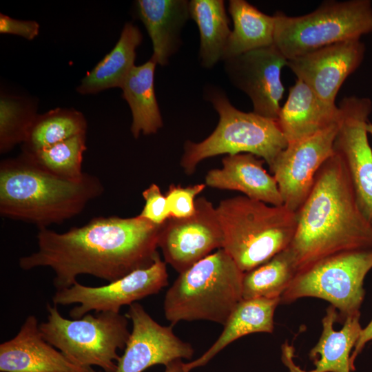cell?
Listing matches in <instances>:
<instances>
[{"label": "cell", "mask_w": 372, "mask_h": 372, "mask_svg": "<svg viewBox=\"0 0 372 372\" xmlns=\"http://www.w3.org/2000/svg\"><path fill=\"white\" fill-rule=\"evenodd\" d=\"M160 228L138 216L96 217L64 233L41 228L38 250L20 258L19 265L23 270L52 269L56 290L71 287L83 274L111 282L154 263Z\"/></svg>", "instance_id": "6da1fadb"}, {"label": "cell", "mask_w": 372, "mask_h": 372, "mask_svg": "<svg viewBox=\"0 0 372 372\" xmlns=\"http://www.w3.org/2000/svg\"><path fill=\"white\" fill-rule=\"evenodd\" d=\"M156 63L150 58L141 65H134L123 86V98L132 114L131 132L134 138L141 133L155 134L163 126L154 85Z\"/></svg>", "instance_id": "cb8c5ba5"}, {"label": "cell", "mask_w": 372, "mask_h": 372, "mask_svg": "<svg viewBox=\"0 0 372 372\" xmlns=\"http://www.w3.org/2000/svg\"><path fill=\"white\" fill-rule=\"evenodd\" d=\"M168 284L166 262L158 255L149 267L135 270L125 276L101 287H89L78 282L70 287L56 290L52 298L54 305L79 303L70 311L73 319L90 311L120 312L124 305L158 293Z\"/></svg>", "instance_id": "30bf717a"}, {"label": "cell", "mask_w": 372, "mask_h": 372, "mask_svg": "<svg viewBox=\"0 0 372 372\" xmlns=\"http://www.w3.org/2000/svg\"><path fill=\"white\" fill-rule=\"evenodd\" d=\"M242 272L223 249L209 254L178 278L163 301L166 319L209 320L225 325L242 299Z\"/></svg>", "instance_id": "5b68a950"}, {"label": "cell", "mask_w": 372, "mask_h": 372, "mask_svg": "<svg viewBox=\"0 0 372 372\" xmlns=\"http://www.w3.org/2000/svg\"><path fill=\"white\" fill-rule=\"evenodd\" d=\"M39 32V24L33 20L13 19L3 13L0 14V33L21 37L28 40L34 39Z\"/></svg>", "instance_id": "d6a6232c"}, {"label": "cell", "mask_w": 372, "mask_h": 372, "mask_svg": "<svg viewBox=\"0 0 372 372\" xmlns=\"http://www.w3.org/2000/svg\"><path fill=\"white\" fill-rule=\"evenodd\" d=\"M84 115L73 108H55L37 114L23 143L22 150L34 152L79 134H86Z\"/></svg>", "instance_id": "4316f807"}, {"label": "cell", "mask_w": 372, "mask_h": 372, "mask_svg": "<svg viewBox=\"0 0 372 372\" xmlns=\"http://www.w3.org/2000/svg\"><path fill=\"white\" fill-rule=\"evenodd\" d=\"M142 195L145 205L138 216L155 225H161L170 217L165 196L162 194L158 185L154 183L145 189Z\"/></svg>", "instance_id": "1f68e13d"}, {"label": "cell", "mask_w": 372, "mask_h": 372, "mask_svg": "<svg viewBox=\"0 0 372 372\" xmlns=\"http://www.w3.org/2000/svg\"><path fill=\"white\" fill-rule=\"evenodd\" d=\"M229 12L234 23L223 59L226 60L274 43L275 17L244 0H231Z\"/></svg>", "instance_id": "d4e9b609"}, {"label": "cell", "mask_w": 372, "mask_h": 372, "mask_svg": "<svg viewBox=\"0 0 372 372\" xmlns=\"http://www.w3.org/2000/svg\"><path fill=\"white\" fill-rule=\"evenodd\" d=\"M165 372H189L181 359L175 360L165 366Z\"/></svg>", "instance_id": "e575fe53"}, {"label": "cell", "mask_w": 372, "mask_h": 372, "mask_svg": "<svg viewBox=\"0 0 372 372\" xmlns=\"http://www.w3.org/2000/svg\"><path fill=\"white\" fill-rule=\"evenodd\" d=\"M137 14L152 40L153 59L165 65L179 45L180 32L188 17L189 3L182 0H138Z\"/></svg>", "instance_id": "44dd1931"}, {"label": "cell", "mask_w": 372, "mask_h": 372, "mask_svg": "<svg viewBox=\"0 0 372 372\" xmlns=\"http://www.w3.org/2000/svg\"><path fill=\"white\" fill-rule=\"evenodd\" d=\"M364 54L360 39L349 40L288 59L287 66L322 99L335 104L340 88L361 65Z\"/></svg>", "instance_id": "2e32d148"}, {"label": "cell", "mask_w": 372, "mask_h": 372, "mask_svg": "<svg viewBox=\"0 0 372 372\" xmlns=\"http://www.w3.org/2000/svg\"><path fill=\"white\" fill-rule=\"evenodd\" d=\"M274 17L273 44L287 60L372 32L369 0L328 1L302 16L278 12Z\"/></svg>", "instance_id": "ba28073f"}, {"label": "cell", "mask_w": 372, "mask_h": 372, "mask_svg": "<svg viewBox=\"0 0 372 372\" xmlns=\"http://www.w3.org/2000/svg\"><path fill=\"white\" fill-rule=\"evenodd\" d=\"M296 214L289 247L298 272L335 254L372 249V222L360 210L343 161L334 151Z\"/></svg>", "instance_id": "7a4b0ae2"}, {"label": "cell", "mask_w": 372, "mask_h": 372, "mask_svg": "<svg viewBox=\"0 0 372 372\" xmlns=\"http://www.w3.org/2000/svg\"><path fill=\"white\" fill-rule=\"evenodd\" d=\"M298 272L288 247L262 265L244 273L242 298H280Z\"/></svg>", "instance_id": "83f0119b"}, {"label": "cell", "mask_w": 372, "mask_h": 372, "mask_svg": "<svg viewBox=\"0 0 372 372\" xmlns=\"http://www.w3.org/2000/svg\"><path fill=\"white\" fill-rule=\"evenodd\" d=\"M338 125L339 122L313 136L288 143L269 167L283 205L290 210L296 213L300 209L312 189L318 172L333 154Z\"/></svg>", "instance_id": "4fadbf2b"}, {"label": "cell", "mask_w": 372, "mask_h": 372, "mask_svg": "<svg viewBox=\"0 0 372 372\" xmlns=\"http://www.w3.org/2000/svg\"><path fill=\"white\" fill-rule=\"evenodd\" d=\"M360 312L348 317L342 329L336 331L337 309L330 305L322 320V331L309 358L315 366L311 370L302 369L293 361L294 349L286 341L281 347V360L289 372H351L350 357L362 329Z\"/></svg>", "instance_id": "ac0fdd59"}, {"label": "cell", "mask_w": 372, "mask_h": 372, "mask_svg": "<svg viewBox=\"0 0 372 372\" xmlns=\"http://www.w3.org/2000/svg\"><path fill=\"white\" fill-rule=\"evenodd\" d=\"M338 107L341 116L333 151L343 161L360 210L372 222V149L366 130L372 102L350 96Z\"/></svg>", "instance_id": "8fae6325"}, {"label": "cell", "mask_w": 372, "mask_h": 372, "mask_svg": "<svg viewBox=\"0 0 372 372\" xmlns=\"http://www.w3.org/2000/svg\"><path fill=\"white\" fill-rule=\"evenodd\" d=\"M125 316L132 322V330L115 372H143L156 364L166 366L177 359L192 358L194 349L174 333L173 325H161L141 304L129 305ZM87 372L99 371L90 367Z\"/></svg>", "instance_id": "9a60e30c"}, {"label": "cell", "mask_w": 372, "mask_h": 372, "mask_svg": "<svg viewBox=\"0 0 372 372\" xmlns=\"http://www.w3.org/2000/svg\"><path fill=\"white\" fill-rule=\"evenodd\" d=\"M209 100L219 115L214 131L200 143L185 142L180 165L190 175L208 158L227 154H251L270 167L287 142L277 121L234 107L222 92L212 91Z\"/></svg>", "instance_id": "8992f818"}, {"label": "cell", "mask_w": 372, "mask_h": 372, "mask_svg": "<svg viewBox=\"0 0 372 372\" xmlns=\"http://www.w3.org/2000/svg\"><path fill=\"white\" fill-rule=\"evenodd\" d=\"M104 191L101 180L84 173L78 180L55 176L22 154L0 164V214L39 229L60 224L81 213Z\"/></svg>", "instance_id": "3957f363"}, {"label": "cell", "mask_w": 372, "mask_h": 372, "mask_svg": "<svg viewBox=\"0 0 372 372\" xmlns=\"http://www.w3.org/2000/svg\"><path fill=\"white\" fill-rule=\"evenodd\" d=\"M36 102L25 97L1 94L0 152L23 143L37 113Z\"/></svg>", "instance_id": "f546056e"}, {"label": "cell", "mask_w": 372, "mask_h": 372, "mask_svg": "<svg viewBox=\"0 0 372 372\" xmlns=\"http://www.w3.org/2000/svg\"><path fill=\"white\" fill-rule=\"evenodd\" d=\"M205 187V183L185 187L180 185H171L165 195L170 217L183 218L192 216L196 210L195 198Z\"/></svg>", "instance_id": "4dcf8cb0"}, {"label": "cell", "mask_w": 372, "mask_h": 372, "mask_svg": "<svg viewBox=\"0 0 372 372\" xmlns=\"http://www.w3.org/2000/svg\"><path fill=\"white\" fill-rule=\"evenodd\" d=\"M86 134H79L34 152L22 150L31 163L55 176L78 180L83 177V155L86 150Z\"/></svg>", "instance_id": "f1b7e54d"}, {"label": "cell", "mask_w": 372, "mask_h": 372, "mask_svg": "<svg viewBox=\"0 0 372 372\" xmlns=\"http://www.w3.org/2000/svg\"><path fill=\"white\" fill-rule=\"evenodd\" d=\"M335 104L322 99L307 84L296 79L289 87L277 122L287 144L310 137L339 122Z\"/></svg>", "instance_id": "d6986e66"}, {"label": "cell", "mask_w": 372, "mask_h": 372, "mask_svg": "<svg viewBox=\"0 0 372 372\" xmlns=\"http://www.w3.org/2000/svg\"><path fill=\"white\" fill-rule=\"evenodd\" d=\"M194 214L169 217L161 225L158 247L165 262L181 273L216 249H222L223 234L216 208L205 197L195 201Z\"/></svg>", "instance_id": "7c38bea8"}, {"label": "cell", "mask_w": 372, "mask_h": 372, "mask_svg": "<svg viewBox=\"0 0 372 372\" xmlns=\"http://www.w3.org/2000/svg\"><path fill=\"white\" fill-rule=\"evenodd\" d=\"M142 39L137 26L125 23L114 47L86 74L76 87L77 92L90 94L113 87L121 88L135 65L136 50Z\"/></svg>", "instance_id": "603a6c76"}, {"label": "cell", "mask_w": 372, "mask_h": 372, "mask_svg": "<svg viewBox=\"0 0 372 372\" xmlns=\"http://www.w3.org/2000/svg\"><path fill=\"white\" fill-rule=\"evenodd\" d=\"M264 162L248 153L228 155L222 160L221 168L207 172L205 184L212 188L238 191L251 199L271 205H283L276 180L264 168Z\"/></svg>", "instance_id": "ffe728a7"}, {"label": "cell", "mask_w": 372, "mask_h": 372, "mask_svg": "<svg viewBox=\"0 0 372 372\" xmlns=\"http://www.w3.org/2000/svg\"><path fill=\"white\" fill-rule=\"evenodd\" d=\"M280 298L242 299L236 305L216 341L200 357L185 363L187 371L207 364L217 353L237 339L253 333H271Z\"/></svg>", "instance_id": "7402d4cb"}, {"label": "cell", "mask_w": 372, "mask_h": 372, "mask_svg": "<svg viewBox=\"0 0 372 372\" xmlns=\"http://www.w3.org/2000/svg\"><path fill=\"white\" fill-rule=\"evenodd\" d=\"M216 208L223 234L222 249L244 273L287 249L295 234L297 214L284 205L238 196L220 201Z\"/></svg>", "instance_id": "277c9868"}, {"label": "cell", "mask_w": 372, "mask_h": 372, "mask_svg": "<svg viewBox=\"0 0 372 372\" xmlns=\"http://www.w3.org/2000/svg\"><path fill=\"white\" fill-rule=\"evenodd\" d=\"M48 318L39 324L44 339L74 364L85 369L96 366L104 372H115L130 335L128 318L120 312L90 313L81 318L68 319L57 306L46 305Z\"/></svg>", "instance_id": "52a82bcc"}, {"label": "cell", "mask_w": 372, "mask_h": 372, "mask_svg": "<svg viewBox=\"0 0 372 372\" xmlns=\"http://www.w3.org/2000/svg\"><path fill=\"white\" fill-rule=\"evenodd\" d=\"M372 269V249L335 254L297 272L280 297L289 304L305 297L329 302L338 311V322L360 313L364 281Z\"/></svg>", "instance_id": "9c48e42d"}, {"label": "cell", "mask_w": 372, "mask_h": 372, "mask_svg": "<svg viewBox=\"0 0 372 372\" xmlns=\"http://www.w3.org/2000/svg\"><path fill=\"white\" fill-rule=\"evenodd\" d=\"M189 12L199 29L201 63L205 68H211L223 59L231 33L224 2L192 0L189 2Z\"/></svg>", "instance_id": "484cf974"}, {"label": "cell", "mask_w": 372, "mask_h": 372, "mask_svg": "<svg viewBox=\"0 0 372 372\" xmlns=\"http://www.w3.org/2000/svg\"><path fill=\"white\" fill-rule=\"evenodd\" d=\"M225 61L230 81L250 98L254 112L277 121L285 92L281 71L287 59L276 46L249 51Z\"/></svg>", "instance_id": "5bb4252c"}, {"label": "cell", "mask_w": 372, "mask_h": 372, "mask_svg": "<svg viewBox=\"0 0 372 372\" xmlns=\"http://www.w3.org/2000/svg\"><path fill=\"white\" fill-rule=\"evenodd\" d=\"M372 341V319L368 324L362 329L356 344L351 352L350 357V365L351 371L355 369V361L357 357L360 354L366 344Z\"/></svg>", "instance_id": "836d02e7"}, {"label": "cell", "mask_w": 372, "mask_h": 372, "mask_svg": "<svg viewBox=\"0 0 372 372\" xmlns=\"http://www.w3.org/2000/svg\"><path fill=\"white\" fill-rule=\"evenodd\" d=\"M1 372H87L68 360L43 337L39 324L28 316L19 332L0 344Z\"/></svg>", "instance_id": "e0dca14e"}]
</instances>
